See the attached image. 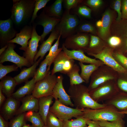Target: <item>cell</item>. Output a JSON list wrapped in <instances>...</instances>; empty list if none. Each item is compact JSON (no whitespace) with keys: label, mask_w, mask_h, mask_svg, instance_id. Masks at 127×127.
Instances as JSON below:
<instances>
[{"label":"cell","mask_w":127,"mask_h":127,"mask_svg":"<svg viewBox=\"0 0 127 127\" xmlns=\"http://www.w3.org/2000/svg\"><path fill=\"white\" fill-rule=\"evenodd\" d=\"M106 105L111 106L121 112L127 109V94L119 92L111 98L104 101Z\"/></svg>","instance_id":"obj_21"},{"label":"cell","mask_w":127,"mask_h":127,"mask_svg":"<svg viewBox=\"0 0 127 127\" xmlns=\"http://www.w3.org/2000/svg\"><path fill=\"white\" fill-rule=\"evenodd\" d=\"M82 116L89 120L112 122L124 117V114L119 111L113 107L106 105L105 107L95 109H82Z\"/></svg>","instance_id":"obj_3"},{"label":"cell","mask_w":127,"mask_h":127,"mask_svg":"<svg viewBox=\"0 0 127 127\" xmlns=\"http://www.w3.org/2000/svg\"></svg>","instance_id":"obj_59"},{"label":"cell","mask_w":127,"mask_h":127,"mask_svg":"<svg viewBox=\"0 0 127 127\" xmlns=\"http://www.w3.org/2000/svg\"><path fill=\"white\" fill-rule=\"evenodd\" d=\"M41 60L40 58L31 67L23 69L19 74L14 77L17 85L26 82L30 78L33 77L36 68Z\"/></svg>","instance_id":"obj_22"},{"label":"cell","mask_w":127,"mask_h":127,"mask_svg":"<svg viewBox=\"0 0 127 127\" xmlns=\"http://www.w3.org/2000/svg\"><path fill=\"white\" fill-rule=\"evenodd\" d=\"M46 126L48 127H63V121L49 111L47 116Z\"/></svg>","instance_id":"obj_35"},{"label":"cell","mask_w":127,"mask_h":127,"mask_svg":"<svg viewBox=\"0 0 127 127\" xmlns=\"http://www.w3.org/2000/svg\"><path fill=\"white\" fill-rule=\"evenodd\" d=\"M49 111L62 121L70 120L73 117L76 118L82 116L83 114L82 109L69 107L60 103L58 99H55Z\"/></svg>","instance_id":"obj_7"},{"label":"cell","mask_w":127,"mask_h":127,"mask_svg":"<svg viewBox=\"0 0 127 127\" xmlns=\"http://www.w3.org/2000/svg\"><path fill=\"white\" fill-rule=\"evenodd\" d=\"M63 76L60 75L57 77V82L53 89L52 95L55 99H58L62 104L68 106L74 107L70 97L65 91L63 84Z\"/></svg>","instance_id":"obj_14"},{"label":"cell","mask_w":127,"mask_h":127,"mask_svg":"<svg viewBox=\"0 0 127 127\" xmlns=\"http://www.w3.org/2000/svg\"><path fill=\"white\" fill-rule=\"evenodd\" d=\"M70 11L66 10L60 21L55 28L63 39L76 33L77 29L80 23L77 15L70 13Z\"/></svg>","instance_id":"obj_4"},{"label":"cell","mask_w":127,"mask_h":127,"mask_svg":"<svg viewBox=\"0 0 127 127\" xmlns=\"http://www.w3.org/2000/svg\"><path fill=\"white\" fill-rule=\"evenodd\" d=\"M48 61L45 58L40 64L39 67L36 70L34 76L36 82L44 78L47 75L48 72L47 69Z\"/></svg>","instance_id":"obj_33"},{"label":"cell","mask_w":127,"mask_h":127,"mask_svg":"<svg viewBox=\"0 0 127 127\" xmlns=\"http://www.w3.org/2000/svg\"><path fill=\"white\" fill-rule=\"evenodd\" d=\"M79 63L81 69L80 76L86 83H88L91 75L97 69L98 65L95 64L85 65L80 62Z\"/></svg>","instance_id":"obj_28"},{"label":"cell","mask_w":127,"mask_h":127,"mask_svg":"<svg viewBox=\"0 0 127 127\" xmlns=\"http://www.w3.org/2000/svg\"><path fill=\"white\" fill-rule=\"evenodd\" d=\"M19 104L18 100L12 96L8 98L2 106L1 115L7 121L11 119L16 115Z\"/></svg>","instance_id":"obj_17"},{"label":"cell","mask_w":127,"mask_h":127,"mask_svg":"<svg viewBox=\"0 0 127 127\" xmlns=\"http://www.w3.org/2000/svg\"><path fill=\"white\" fill-rule=\"evenodd\" d=\"M21 101L22 104L18 109L16 115H17L29 111L38 112V99L32 94L24 97L22 98Z\"/></svg>","instance_id":"obj_18"},{"label":"cell","mask_w":127,"mask_h":127,"mask_svg":"<svg viewBox=\"0 0 127 127\" xmlns=\"http://www.w3.org/2000/svg\"><path fill=\"white\" fill-rule=\"evenodd\" d=\"M53 98L52 95H50L38 98V112L45 126L47 116L49 111L50 106L53 102Z\"/></svg>","instance_id":"obj_23"},{"label":"cell","mask_w":127,"mask_h":127,"mask_svg":"<svg viewBox=\"0 0 127 127\" xmlns=\"http://www.w3.org/2000/svg\"><path fill=\"white\" fill-rule=\"evenodd\" d=\"M27 120L30 122L34 127H43L44 124L38 112L29 111L26 113Z\"/></svg>","instance_id":"obj_31"},{"label":"cell","mask_w":127,"mask_h":127,"mask_svg":"<svg viewBox=\"0 0 127 127\" xmlns=\"http://www.w3.org/2000/svg\"><path fill=\"white\" fill-rule=\"evenodd\" d=\"M25 113L19 114L11 119L9 123V127H22L26 124Z\"/></svg>","instance_id":"obj_36"},{"label":"cell","mask_w":127,"mask_h":127,"mask_svg":"<svg viewBox=\"0 0 127 127\" xmlns=\"http://www.w3.org/2000/svg\"><path fill=\"white\" fill-rule=\"evenodd\" d=\"M126 47L127 48V39H126Z\"/></svg>","instance_id":"obj_57"},{"label":"cell","mask_w":127,"mask_h":127,"mask_svg":"<svg viewBox=\"0 0 127 127\" xmlns=\"http://www.w3.org/2000/svg\"><path fill=\"white\" fill-rule=\"evenodd\" d=\"M91 9L85 6H79L76 9V14L87 18L91 17Z\"/></svg>","instance_id":"obj_41"},{"label":"cell","mask_w":127,"mask_h":127,"mask_svg":"<svg viewBox=\"0 0 127 127\" xmlns=\"http://www.w3.org/2000/svg\"><path fill=\"white\" fill-rule=\"evenodd\" d=\"M108 81L89 91L91 97L96 102L109 99L119 92L116 84Z\"/></svg>","instance_id":"obj_6"},{"label":"cell","mask_w":127,"mask_h":127,"mask_svg":"<svg viewBox=\"0 0 127 127\" xmlns=\"http://www.w3.org/2000/svg\"><path fill=\"white\" fill-rule=\"evenodd\" d=\"M18 68L16 65H4L0 63V79H2L8 73L17 71Z\"/></svg>","instance_id":"obj_38"},{"label":"cell","mask_w":127,"mask_h":127,"mask_svg":"<svg viewBox=\"0 0 127 127\" xmlns=\"http://www.w3.org/2000/svg\"><path fill=\"white\" fill-rule=\"evenodd\" d=\"M8 47V44L3 47L0 49V55H1L6 50Z\"/></svg>","instance_id":"obj_53"},{"label":"cell","mask_w":127,"mask_h":127,"mask_svg":"<svg viewBox=\"0 0 127 127\" xmlns=\"http://www.w3.org/2000/svg\"><path fill=\"white\" fill-rule=\"evenodd\" d=\"M32 26L26 25L19 33L17 34L16 37L8 43H16L19 44L21 46L19 49L25 51L28 47V41L32 37Z\"/></svg>","instance_id":"obj_15"},{"label":"cell","mask_w":127,"mask_h":127,"mask_svg":"<svg viewBox=\"0 0 127 127\" xmlns=\"http://www.w3.org/2000/svg\"><path fill=\"white\" fill-rule=\"evenodd\" d=\"M36 19V23H35L36 25H41L44 28L43 32L41 36L40 41L42 43L46 36L53 30L60 21V19L49 16L45 13L44 10L38 16Z\"/></svg>","instance_id":"obj_10"},{"label":"cell","mask_w":127,"mask_h":127,"mask_svg":"<svg viewBox=\"0 0 127 127\" xmlns=\"http://www.w3.org/2000/svg\"><path fill=\"white\" fill-rule=\"evenodd\" d=\"M8 44L7 48L0 55V63L6 61L11 62L21 69L23 66L28 67L32 65L25 58L20 56L15 51L14 49L16 45L14 43H9Z\"/></svg>","instance_id":"obj_8"},{"label":"cell","mask_w":127,"mask_h":127,"mask_svg":"<svg viewBox=\"0 0 127 127\" xmlns=\"http://www.w3.org/2000/svg\"><path fill=\"white\" fill-rule=\"evenodd\" d=\"M25 84L20 88L12 94V97L18 100L32 93L36 82L33 77L30 80L26 82Z\"/></svg>","instance_id":"obj_24"},{"label":"cell","mask_w":127,"mask_h":127,"mask_svg":"<svg viewBox=\"0 0 127 127\" xmlns=\"http://www.w3.org/2000/svg\"><path fill=\"white\" fill-rule=\"evenodd\" d=\"M87 119L80 116L74 119L64 120L63 121V127H87Z\"/></svg>","instance_id":"obj_32"},{"label":"cell","mask_w":127,"mask_h":127,"mask_svg":"<svg viewBox=\"0 0 127 127\" xmlns=\"http://www.w3.org/2000/svg\"><path fill=\"white\" fill-rule=\"evenodd\" d=\"M68 92L75 108L95 109L106 105L94 101L91 97L88 88L81 84L70 85Z\"/></svg>","instance_id":"obj_1"},{"label":"cell","mask_w":127,"mask_h":127,"mask_svg":"<svg viewBox=\"0 0 127 127\" xmlns=\"http://www.w3.org/2000/svg\"><path fill=\"white\" fill-rule=\"evenodd\" d=\"M9 124L0 115V127H8Z\"/></svg>","instance_id":"obj_51"},{"label":"cell","mask_w":127,"mask_h":127,"mask_svg":"<svg viewBox=\"0 0 127 127\" xmlns=\"http://www.w3.org/2000/svg\"><path fill=\"white\" fill-rule=\"evenodd\" d=\"M62 48L63 51L69 59L77 60L82 63L97 65L101 63L98 60L91 58L86 56L82 51L69 50L65 47L64 43L62 44Z\"/></svg>","instance_id":"obj_19"},{"label":"cell","mask_w":127,"mask_h":127,"mask_svg":"<svg viewBox=\"0 0 127 127\" xmlns=\"http://www.w3.org/2000/svg\"><path fill=\"white\" fill-rule=\"evenodd\" d=\"M114 79L113 76L109 75L101 76L92 79L87 87L89 91L93 90L103 84Z\"/></svg>","instance_id":"obj_34"},{"label":"cell","mask_w":127,"mask_h":127,"mask_svg":"<svg viewBox=\"0 0 127 127\" xmlns=\"http://www.w3.org/2000/svg\"><path fill=\"white\" fill-rule=\"evenodd\" d=\"M63 0H56L44 10L49 16L61 19L63 14L62 4Z\"/></svg>","instance_id":"obj_26"},{"label":"cell","mask_w":127,"mask_h":127,"mask_svg":"<svg viewBox=\"0 0 127 127\" xmlns=\"http://www.w3.org/2000/svg\"><path fill=\"white\" fill-rule=\"evenodd\" d=\"M116 85L118 89L127 93V80L119 79L117 81Z\"/></svg>","instance_id":"obj_43"},{"label":"cell","mask_w":127,"mask_h":127,"mask_svg":"<svg viewBox=\"0 0 127 127\" xmlns=\"http://www.w3.org/2000/svg\"><path fill=\"white\" fill-rule=\"evenodd\" d=\"M50 0H36L35 8L31 19L30 23H32L38 16L37 13L40 9L44 7Z\"/></svg>","instance_id":"obj_37"},{"label":"cell","mask_w":127,"mask_h":127,"mask_svg":"<svg viewBox=\"0 0 127 127\" xmlns=\"http://www.w3.org/2000/svg\"><path fill=\"white\" fill-rule=\"evenodd\" d=\"M61 37L60 35L52 47L48 54L46 56L45 58L48 61L47 71H49L51 66L57 55L62 50V48H59V41Z\"/></svg>","instance_id":"obj_29"},{"label":"cell","mask_w":127,"mask_h":127,"mask_svg":"<svg viewBox=\"0 0 127 127\" xmlns=\"http://www.w3.org/2000/svg\"><path fill=\"white\" fill-rule=\"evenodd\" d=\"M87 54L100 60L105 64L118 72L124 73L127 72L126 70L115 59L107 50H105L96 54L89 52Z\"/></svg>","instance_id":"obj_16"},{"label":"cell","mask_w":127,"mask_h":127,"mask_svg":"<svg viewBox=\"0 0 127 127\" xmlns=\"http://www.w3.org/2000/svg\"><path fill=\"white\" fill-rule=\"evenodd\" d=\"M96 25L97 27L99 28H101L102 25V22L101 20H99L96 23Z\"/></svg>","instance_id":"obj_54"},{"label":"cell","mask_w":127,"mask_h":127,"mask_svg":"<svg viewBox=\"0 0 127 127\" xmlns=\"http://www.w3.org/2000/svg\"><path fill=\"white\" fill-rule=\"evenodd\" d=\"M87 124L88 125L87 127H101L98 121L87 119Z\"/></svg>","instance_id":"obj_50"},{"label":"cell","mask_w":127,"mask_h":127,"mask_svg":"<svg viewBox=\"0 0 127 127\" xmlns=\"http://www.w3.org/2000/svg\"><path fill=\"white\" fill-rule=\"evenodd\" d=\"M57 77L55 75H52L51 71H48L44 78L36 83L32 95L38 99L52 95L57 82Z\"/></svg>","instance_id":"obj_5"},{"label":"cell","mask_w":127,"mask_h":127,"mask_svg":"<svg viewBox=\"0 0 127 127\" xmlns=\"http://www.w3.org/2000/svg\"><path fill=\"white\" fill-rule=\"evenodd\" d=\"M98 121L101 127H125L124 122L123 119L112 122L104 121Z\"/></svg>","instance_id":"obj_39"},{"label":"cell","mask_w":127,"mask_h":127,"mask_svg":"<svg viewBox=\"0 0 127 127\" xmlns=\"http://www.w3.org/2000/svg\"><path fill=\"white\" fill-rule=\"evenodd\" d=\"M53 67L51 74H55L57 72L67 74L74 65V60L69 59L63 51H61L55 59Z\"/></svg>","instance_id":"obj_9"},{"label":"cell","mask_w":127,"mask_h":127,"mask_svg":"<svg viewBox=\"0 0 127 127\" xmlns=\"http://www.w3.org/2000/svg\"><path fill=\"white\" fill-rule=\"evenodd\" d=\"M122 113L125 114H127V109L120 112Z\"/></svg>","instance_id":"obj_56"},{"label":"cell","mask_w":127,"mask_h":127,"mask_svg":"<svg viewBox=\"0 0 127 127\" xmlns=\"http://www.w3.org/2000/svg\"><path fill=\"white\" fill-rule=\"evenodd\" d=\"M99 40L98 37L94 36L91 35L89 45V48H91L96 47L99 44Z\"/></svg>","instance_id":"obj_47"},{"label":"cell","mask_w":127,"mask_h":127,"mask_svg":"<svg viewBox=\"0 0 127 127\" xmlns=\"http://www.w3.org/2000/svg\"><path fill=\"white\" fill-rule=\"evenodd\" d=\"M79 0H63L66 10L70 11L71 9L75 8L81 2Z\"/></svg>","instance_id":"obj_42"},{"label":"cell","mask_w":127,"mask_h":127,"mask_svg":"<svg viewBox=\"0 0 127 127\" xmlns=\"http://www.w3.org/2000/svg\"><path fill=\"white\" fill-rule=\"evenodd\" d=\"M109 44L113 47L119 46L121 43V40L119 37L116 36H112L111 37L108 41Z\"/></svg>","instance_id":"obj_44"},{"label":"cell","mask_w":127,"mask_h":127,"mask_svg":"<svg viewBox=\"0 0 127 127\" xmlns=\"http://www.w3.org/2000/svg\"><path fill=\"white\" fill-rule=\"evenodd\" d=\"M33 25V31L32 37L28 41V47L23 53V56L32 65L34 63L35 57L37 53L38 44L41 39V36L37 33L36 30V24L34 22Z\"/></svg>","instance_id":"obj_13"},{"label":"cell","mask_w":127,"mask_h":127,"mask_svg":"<svg viewBox=\"0 0 127 127\" xmlns=\"http://www.w3.org/2000/svg\"><path fill=\"white\" fill-rule=\"evenodd\" d=\"M89 41V37L87 34L77 33L65 39L63 43L68 49L83 51L82 49L87 46Z\"/></svg>","instance_id":"obj_12"},{"label":"cell","mask_w":127,"mask_h":127,"mask_svg":"<svg viewBox=\"0 0 127 127\" xmlns=\"http://www.w3.org/2000/svg\"><path fill=\"white\" fill-rule=\"evenodd\" d=\"M10 18L16 26L25 24L32 18L36 0H14Z\"/></svg>","instance_id":"obj_2"},{"label":"cell","mask_w":127,"mask_h":127,"mask_svg":"<svg viewBox=\"0 0 127 127\" xmlns=\"http://www.w3.org/2000/svg\"><path fill=\"white\" fill-rule=\"evenodd\" d=\"M43 127H47V126H46L44 125Z\"/></svg>","instance_id":"obj_58"},{"label":"cell","mask_w":127,"mask_h":127,"mask_svg":"<svg viewBox=\"0 0 127 127\" xmlns=\"http://www.w3.org/2000/svg\"><path fill=\"white\" fill-rule=\"evenodd\" d=\"M79 69L77 64H75L67 74L70 78L71 86L79 84L85 82L79 74Z\"/></svg>","instance_id":"obj_27"},{"label":"cell","mask_w":127,"mask_h":127,"mask_svg":"<svg viewBox=\"0 0 127 127\" xmlns=\"http://www.w3.org/2000/svg\"><path fill=\"white\" fill-rule=\"evenodd\" d=\"M16 85V82L14 78L6 76L1 80L0 88L3 93L8 98L12 96Z\"/></svg>","instance_id":"obj_25"},{"label":"cell","mask_w":127,"mask_h":127,"mask_svg":"<svg viewBox=\"0 0 127 127\" xmlns=\"http://www.w3.org/2000/svg\"><path fill=\"white\" fill-rule=\"evenodd\" d=\"M116 56L120 62L127 68V57L120 54H117Z\"/></svg>","instance_id":"obj_48"},{"label":"cell","mask_w":127,"mask_h":127,"mask_svg":"<svg viewBox=\"0 0 127 127\" xmlns=\"http://www.w3.org/2000/svg\"><path fill=\"white\" fill-rule=\"evenodd\" d=\"M5 98L0 88V106L1 107L5 100Z\"/></svg>","instance_id":"obj_52"},{"label":"cell","mask_w":127,"mask_h":127,"mask_svg":"<svg viewBox=\"0 0 127 127\" xmlns=\"http://www.w3.org/2000/svg\"><path fill=\"white\" fill-rule=\"evenodd\" d=\"M111 20L112 16L111 13L109 11H107L102 17L101 20L102 25L99 30L100 35L102 37H105L107 34Z\"/></svg>","instance_id":"obj_30"},{"label":"cell","mask_w":127,"mask_h":127,"mask_svg":"<svg viewBox=\"0 0 127 127\" xmlns=\"http://www.w3.org/2000/svg\"><path fill=\"white\" fill-rule=\"evenodd\" d=\"M95 32V28L93 26L88 23H79L76 30V33L83 32L94 33Z\"/></svg>","instance_id":"obj_40"},{"label":"cell","mask_w":127,"mask_h":127,"mask_svg":"<svg viewBox=\"0 0 127 127\" xmlns=\"http://www.w3.org/2000/svg\"><path fill=\"white\" fill-rule=\"evenodd\" d=\"M122 16L123 18L127 19V0L123 1L122 7Z\"/></svg>","instance_id":"obj_49"},{"label":"cell","mask_w":127,"mask_h":127,"mask_svg":"<svg viewBox=\"0 0 127 127\" xmlns=\"http://www.w3.org/2000/svg\"><path fill=\"white\" fill-rule=\"evenodd\" d=\"M60 35L55 28L47 39L44 41L40 46L39 49L35 57L34 62L36 61L39 57L41 60L43 59L46 54L50 50L53 42L58 39Z\"/></svg>","instance_id":"obj_20"},{"label":"cell","mask_w":127,"mask_h":127,"mask_svg":"<svg viewBox=\"0 0 127 127\" xmlns=\"http://www.w3.org/2000/svg\"><path fill=\"white\" fill-rule=\"evenodd\" d=\"M22 127H34L32 125H30L27 124H26Z\"/></svg>","instance_id":"obj_55"},{"label":"cell","mask_w":127,"mask_h":127,"mask_svg":"<svg viewBox=\"0 0 127 127\" xmlns=\"http://www.w3.org/2000/svg\"><path fill=\"white\" fill-rule=\"evenodd\" d=\"M114 8L117 13L118 16L116 20L119 21L120 20L122 17V14L121 12V0H116L114 4Z\"/></svg>","instance_id":"obj_45"},{"label":"cell","mask_w":127,"mask_h":127,"mask_svg":"<svg viewBox=\"0 0 127 127\" xmlns=\"http://www.w3.org/2000/svg\"><path fill=\"white\" fill-rule=\"evenodd\" d=\"M102 3L101 0H88L87 1L86 4L91 7L95 8L100 6Z\"/></svg>","instance_id":"obj_46"},{"label":"cell","mask_w":127,"mask_h":127,"mask_svg":"<svg viewBox=\"0 0 127 127\" xmlns=\"http://www.w3.org/2000/svg\"><path fill=\"white\" fill-rule=\"evenodd\" d=\"M13 23L11 18L0 20V42L3 47L16 37L17 32L14 29Z\"/></svg>","instance_id":"obj_11"}]
</instances>
